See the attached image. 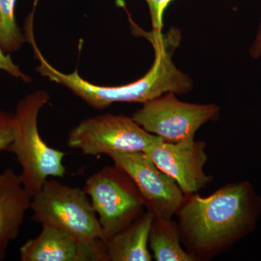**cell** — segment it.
<instances>
[{"label": "cell", "instance_id": "cell-3", "mask_svg": "<svg viewBox=\"0 0 261 261\" xmlns=\"http://www.w3.org/2000/svg\"><path fill=\"white\" fill-rule=\"evenodd\" d=\"M49 99L46 91H35L19 101L13 113L14 139L8 152L16 157L23 186L32 197L48 178H63L66 173L63 164L66 153L48 145L38 128L39 113Z\"/></svg>", "mask_w": 261, "mask_h": 261}, {"label": "cell", "instance_id": "cell-12", "mask_svg": "<svg viewBox=\"0 0 261 261\" xmlns=\"http://www.w3.org/2000/svg\"><path fill=\"white\" fill-rule=\"evenodd\" d=\"M154 217L146 211L126 228L105 241L109 261H150L149 232Z\"/></svg>", "mask_w": 261, "mask_h": 261}, {"label": "cell", "instance_id": "cell-4", "mask_svg": "<svg viewBox=\"0 0 261 261\" xmlns=\"http://www.w3.org/2000/svg\"><path fill=\"white\" fill-rule=\"evenodd\" d=\"M33 221L61 230L82 243L102 240V228L89 196L83 189L48 178L33 196Z\"/></svg>", "mask_w": 261, "mask_h": 261}, {"label": "cell", "instance_id": "cell-15", "mask_svg": "<svg viewBox=\"0 0 261 261\" xmlns=\"http://www.w3.org/2000/svg\"><path fill=\"white\" fill-rule=\"evenodd\" d=\"M14 139V114L0 111V152L8 151Z\"/></svg>", "mask_w": 261, "mask_h": 261}, {"label": "cell", "instance_id": "cell-5", "mask_svg": "<svg viewBox=\"0 0 261 261\" xmlns=\"http://www.w3.org/2000/svg\"><path fill=\"white\" fill-rule=\"evenodd\" d=\"M82 189L97 215L104 241L145 212V202L138 188L116 165L105 166L93 173Z\"/></svg>", "mask_w": 261, "mask_h": 261}, {"label": "cell", "instance_id": "cell-8", "mask_svg": "<svg viewBox=\"0 0 261 261\" xmlns=\"http://www.w3.org/2000/svg\"><path fill=\"white\" fill-rule=\"evenodd\" d=\"M138 188L145 208L154 219H171L181 207L185 194L177 183L160 169L143 151L110 156Z\"/></svg>", "mask_w": 261, "mask_h": 261}, {"label": "cell", "instance_id": "cell-16", "mask_svg": "<svg viewBox=\"0 0 261 261\" xmlns=\"http://www.w3.org/2000/svg\"><path fill=\"white\" fill-rule=\"evenodd\" d=\"M148 5L152 30L162 32L165 10L173 0H145Z\"/></svg>", "mask_w": 261, "mask_h": 261}, {"label": "cell", "instance_id": "cell-11", "mask_svg": "<svg viewBox=\"0 0 261 261\" xmlns=\"http://www.w3.org/2000/svg\"><path fill=\"white\" fill-rule=\"evenodd\" d=\"M32 200L20 174L10 168L0 173V261L6 259L10 245L18 238Z\"/></svg>", "mask_w": 261, "mask_h": 261}, {"label": "cell", "instance_id": "cell-9", "mask_svg": "<svg viewBox=\"0 0 261 261\" xmlns=\"http://www.w3.org/2000/svg\"><path fill=\"white\" fill-rule=\"evenodd\" d=\"M203 141L169 143L160 139L144 149L154 164L177 183L185 195L197 193L212 181L205 174L207 161Z\"/></svg>", "mask_w": 261, "mask_h": 261}, {"label": "cell", "instance_id": "cell-13", "mask_svg": "<svg viewBox=\"0 0 261 261\" xmlns=\"http://www.w3.org/2000/svg\"><path fill=\"white\" fill-rule=\"evenodd\" d=\"M179 228L171 219H154L149 245L157 261H197L182 247Z\"/></svg>", "mask_w": 261, "mask_h": 261}, {"label": "cell", "instance_id": "cell-10", "mask_svg": "<svg viewBox=\"0 0 261 261\" xmlns=\"http://www.w3.org/2000/svg\"><path fill=\"white\" fill-rule=\"evenodd\" d=\"M21 261H109L104 240L82 243L68 233L42 226L40 233L20 247Z\"/></svg>", "mask_w": 261, "mask_h": 261}, {"label": "cell", "instance_id": "cell-2", "mask_svg": "<svg viewBox=\"0 0 261 261\" xmlns=\"http://www.w3.org/2000/svg\"><path fill=\"white\" fill-rule=\"evenodd\" d=\"M177 216L181 243L196 260H209L238 240L254 220L251 187L228 184L208 197L185 195Z\"/></svg>", "mask_w": 261, "mask_h": 261}, {"label": "cell", "instance_id": "cell-18", "mask_svg": "<svg viewBox=\"0 0 261 261\" xmlns=\"http://www.w3.org/2000/svg\"><path fill=\"white\" fill-rule=\"evenodd\" d=\"M250 56L255 59H257L261 56V22L260 28H259L258 32H257L255 42H254L251 49H250Z\"/></svg>", "mask_w": 261, "mask_h": 261}, {"label": "cell", "instance_id": "cell-7", "mask_svg": "<svg viewBox=\"0 0 261 261\" xmlns=\"http://www.w3.org/2000/svg\"><path fill=\"white\" fill-rule=\"evenodd\" d=\"M173 92H168L144 103L132 118L149 133L169 143L195 140L202 125L218 119L220 107L215 104L182 102Z\"/></svg>", "mask_w": 261, "mask_h": 261}, {"label": "cell", "instance_id": "cell-17", "mask_svg": "<svg viewBox=\"0 0 261 261\" xmlns=\"http://www.w3.org/2000/svg\"><path fill=\"white\" fill-rule=\"evenodd\" d=\"M0 70L13 75L15 78L20 79L25 82H32V77L23 73L20 68L15 64L9 54H7L0 47Z\"/></svg>", "mask_w": 261, "mask_h": 261}, {"label": "cell", "instance_id": "cell-14", "mask_svg": "<svg viewBox=\"0 0 261 261\" xmlns=\"http://www.w3.org/2000/svg\"><path fill=\"white\" fill-rule=\"evenodd\" d=\"M17 0H0V47L5 53L20 49L27 41L15 18Z\"/></svg>", "mask_w": 261, "mask_h": 261}, {"label": "cell", "instance_id": "cell-1", "mask_svg": "<svg viewBox=\"0 0 261 261\" xmlns=\"http://www.w3.org/2000/svg\"><path fill=\"white\" fill-rule=\"evenodd\" d=\"M135 33L148 39L154 51V63L147 73L135 82L119 86H102L91 83L79 74L78 70L64 73L56 69L39 50L34 33L27 36L39 64L36 70L50 82L69 89L90 107L104 110L116 102L144 103L168 92L185 94L193 88L190 77L176 68L172 56L181 40V32L171 28L166 34L152 30L144 32L136 24Z\"/></svg>", "mask_w": 261, "mask_h": 261}, {"label": "cell", "instance_id": "cell-6", "mask_svg": "<svg viewBox=\"0 0 261 261\" xmlns=\"http://www.w3.org/2000/svg\"><path fill=\"white\" fill-rule=\"evenodd\" d=\"M160 139L137 124L132 117L106 113L80 122L70 130L67 145L86 155L110 157L144 151Z\"/></svg>", "mask_w": 261, "mask_h": 261}]
</instances>
